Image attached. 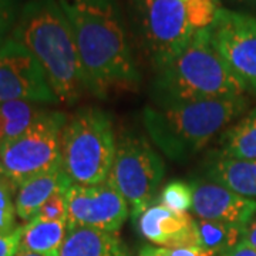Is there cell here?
<instances>
[{
	"mask_svg": "<svg viewBox=\"0 0 256 256\" xmlns=\"http://www.w3.org/2000/svg\"><path fill=\"white\" fill-rule=\"evenodd\" d=\"M46 108L32 102H0V146L30 127Z\"/></svg>",
	"mask_w": 256,
	"mask_h": 256,
	"instance_id": "obj_20",
	"label": "cell"
},
{
	"mask_svg": "<svg viewBox=\"0 0 256 256\" xmlns=\"http://www.w3.org/2000/svg\"><path fill=\"white\" fill-rule=\"evenodd\" d=\"M245 92L244 82L214 46L210 28L198 30L181 54L156 70L152 82L156 104H180Z\"/></svg>",
	"mask_w": 256,
	"mask_h": 256,
	"instance_id": "obj_4",
	"label": "cell"
},
{
	"mask_svg": "<svg viewBox=\"0 0 256 256\" xmlns=\"http://www.w3.org/2000/svg\"><path fill=\"white\" fill-rule=\"evenodd\" d=\"M16 256H40V255H36V254H30V252H22V250H18V254Z\"/></svg>",
	"mask_w": 256,
	"mask_h": 256,
	"instance_id": "obj_31",
	"label": "cell"
},
{
	"mask_svg": "<svg viewBox=\"0 0 256 256\" xmlns=\"http://www.w3.org/2000/svg\"><path fill=\"white\" fill-rule=\"evenodd\" d=\"M73 181L64 171L63 164L57 165L53 170L36 178L28 180L20 185L16 194V210L18 218L23 222H28L36 218L42 206L48 198L60 190H68Z\"/></svg>",
	"mask_w": 256,
	"mask_h": 256,
	"instance_id": "obj_14",
	"label": "cell"
},
{
	"mask_svg": "<svg viewBox=\"0 0 256 256\" xmlns=\"http://www.w3.org/2000/svg\"><path fill=\"white\" fill-rule=\"evenodd\" d=\"M192 198L194 194H192L191 184L174 180L170 181L161 190L156 201L175 214H185L192 210Z\"/></svg>",
	"mask_w": 256,
	"mask_h": 256,
	"instance_id": "obj_21",
	"label": "cell"
},
{
	"mask_svg": "<svg viewBox=\"0 0 256 256\" xmlns=\"http://www.w3.org/2000/svg\"><path fill=\"white\" fill-rule=\"evenodd\" d=\"M57 104L46 74L26 47L9 38L0 46V102Z\"/></svg>",
	"mask_w": 256,
	"mask_h": 256,
	"instance_id": "obj_10",
	"label": "cell"
},
{
	"mask_svg": "<svg viewBox=\"0 0 256 256\" xmlns=\"http://www.w3.org/2000/svg\"><path fill=\"white\" fill-rule=\"evenodd\" d=\"M0 175H4V168L2 165V161H0Z\"/></svg>",
	"mask_w": 256,
	"mask_h": 256,
	"instance_id": "obj_32",
	"label": "cell"
},
{
	"mask_svg": "<svg viewBox=\"0 0 256 256\" xmlns=\"http://www.w3.org/2000/svg\"><path fill=\"white\" fill-rule=\"evenodd\" d=\"M23 225L10 234H0V256H16L20 250Z\"/></svg>",
	"mask_w": 256,
	"mask_h": 256,
	"instance_id": "obj_25",
	"label": "cell"
},
{
	"mask_svg": "<svg viewBox=\"0 0 256 256\" xmlns=\"http://www.w3.org/2000/svg\"><path fill=\"white\" fill-rule=\"evenodd\" d=\"M192 212L198 220L246 226L256 212V201L244 198L214 181L192 180Z\"/></svg>",
	"mask_w": 256,
	"mask_h": 256,
	"instance_id": "obj_12",
	"label": "cell"
},
{
	"mask_svg": "<svg viewBox=\"0 0 256 256\" xmlns=\"http://www.w3.org/2000/svg\"><path fill=\"white\" fill-rule=\"evenodd\" d=\"M16 194L18 186L6 175H0V234H10L20 226L18 225Z\"/></svg>",
	"mask_w": 256,
	"mask_h": 256,
	"instance_id": "obj_22",
	"label": "cell"
},
{
	"mask_svg": "<svg viewBox=\"0 0 256 256\" xmlns=\"http://www.w3.org/2000/svg\"><path fill=\"white\" fill-rule=\"evenodd\" d=\"M110 117L98 108H82L67 118L62 132V164L74 184L107 181L116 156Z\"/></svg>",
	"mask_w": 256,
	"mask_h": 256,
	"instance_id": "obj_5",
	"label": "cell"
},
{
	"mask_svg": "<svg viewBox=\"0 0 256 256\" xmlns=\"http://www.w3.org/2000/svg\"><path fill=\"white\" fill-rule=\"evenodd\" d=\"M67 191L68 190H60L53 194L48 201L42 206L37 216L47 220H67Z\"/></svg>",
	"mask_w": 256,
	"mask_h": 256,
	"instance_id": "obj_24",
	"label": "cell"
},
{
	"mask_svg": "<svg viewBox=\"0 0 256 256\" xmlns=\"http://www.w3.org/2000/svg\"><path fill=\"white\" fill-rule=\"evenodd\" d=\"M205 172L210 181L256 201V160H238L218 152L210 160Z\"/></svg>",
	"mask_w": 256,
	"mask_h": 256,
	"instance_id": "obj_15",
	"label": "cell"
},
{
	"mask_svg": "<svg viewBox=\"0 0 256 256\" xmlns=\"http://www.w3.org/2000/svg\"><path fill=\"white\" fill-rule=\"evenodd\" d=\"M138 232L160 248L201 246L196 220L185 214H175L154 201L137 220Z\"/></svg>",
	"mask_w": 256,
	"mask_h": 256,
	"instance_id": "obj_13",
	"label": "cell"
},
{
	"mask_svg": "<svg viewBox=\"0 0 256 256\" xmlns=\"http://www.w3.org/2000/svg\"><path fill=\"white\" fill-rule=\"evenodd\" d=\"M66 122L64 112L46 110L23 132L0 146L4 175L18 188L62 164V132Z\"/></svg>",
	"mask_w": 256,
	"mask_h": 256,
	"instance_id": "obj_6",
	"label": "cell"
},
{
	"mask_svg": "<svg viewBox=\"0 0 256 256\" xmlns=\"http://www.w3.org/2000/svg\"><path fill=\"white\" fill-rule=\"evenodd\" d=\"M132 4L156 72L182 53L196 30L190 22L185 0H132Z\"/></svg>",
	"mask_w": 256,
	"mask_h": 256,
	"instance_id": "obj_8",
	"label": "cell"
},
{
	"mask_svg": "<svg viewBox=\"0 0 256 256\" xmlns=\"http://www.w3.org/2000/svg\"><path fill=\"white\" fill-rule=\"evenodd\" d=\"M210 40L246 92L256 96V16L220 8Z\"/></svg>",
	"mask_w": 256,
	"mask_h": 256,
	"instance_id": "obj_9",
	"label": "cell"
},
{
	"mask_svg": "<svg viewBox=\"0 0 256 256\" xmlns=\"http://www.w3.org/2000/svg\"><path fill=\"white\" fill-rule=\"evenodd\" d=\"M165 175V162L142 136L124 134L117 140L107 182L124 196L136 220L156 201Z\"/></svg>",
	"mask_w": 256,
	"mask_h": 256,
	"instance_id": "obj_7",
	"label": "cell"
},
{
	"mask_svg": "<svg viewBox=\"0 0 256 256\" xmlns=\"http://www.w3.org/2000/svg\"><path fill=\"white\" fill-rule=\"evenodd\" d=\"M196 220L201 246L214 256H226L245 238V226L220 220Z\"/></svg>",
	"mask_w": 256,
	"mask_h": 256,
	"instance_id": "obj_19",
	"label": "cell"
},
{
	"mask_svg": "<svg viewBox=\"0 0 256 256\" xmlns=\"http://www.w3.org/2000/svg\"><path fill=\"white\" fill-rule=\"evenodd\" d=\"M67 230L92 228L118 232L130 215L124 196L110 184L80 185L73 184L66 194Z\"/></svg>",
	"mask_w": 256,
	"mask_h": 256,
	"instance_id": "obj_11",
	"label": "cell"
},
{
	"mask_svg": "<svg viewBox=\"0 0 256 256\" xmlns=\"http://www.w3.org/2000/svg\"><path fill=\"white\" fill-rule=\"evenodd\" d=\"M220 154L256 160V108L244 114L220 136Z\"/></svg>",
	"mask_w": 256,
	"mask_h": 256,
	"instance_id": "obj_18",
	"label": "cell"
},
{
	"mask_svg": "<svg viewBox=\"0 0 256 256\" xmlns=\"http://www.w3.org/2000/svg\"><path fill=\"white\" fill-rule=\"evenodd\" d=\"M67 236V220L33 218L23 225L20 250L40 256H58Z\"/></svg>",
	"mask_w": 256,
	"mask_h": 256,
	"instance_id": "obj_17",
	"label": "cell"
},
{
	"mask_svg": "<svg viewBox=\"0 0 256 256\" xmlns=\"http://www.w3.org/2000/svg\"><path fill=\"white\" fill-rule=\"evenodd\" d=\"M248 106L245 96L146 106L142 124L152 144L165 156L182 162L240 118Z\"/></svg>",
	"mask_w": 256,
	"mask_h": 256,
	"instance_id": "obj_3",
	"label": "cell"
},
{
	"mask_svg": "<svg viewBox=\"0 0 256 256\" xmlns=\"http://www.w3.org/2000/svg\"><path fill=\"white\" fill-rule=\"evenodd\" d=\"M10 38L38 62L58 102L74 104L90 92L73 28L60 0L26 2Z\"/></svg>",
	"mask_w": 256,
	"mask_h": 256,
	"instance_id": "obj_2",
	"label": "cell"
},
{
	"mask_svg": "<svg viewBox=\"0 0 256 256\" xmlns=\"http://www.w3.org/2000/svg\"><path fill=\"white\" fill-rule=\"evenodd\" d=\"M226 256H256V249L242 240L238 246L234 248Z\"/></svg>",
	"mask_w": 256,
	"mask_h": 256,
	"instance_id": "obj_28",
	"label": "cell"
},
{
	"mask_svg": "<svg viewBox=\"0 0 256 256\" xmlns=\"http://www.w3.org/2000/svg\"><path fill=\"white\" fill-rule=\"evenodd\" d=\"M166 256H214L210 250L202 246H186L174 248V249H165Z\"/></svg>",
	"mask_w": 256,
	"mask_h": 256,
	"instance_id": "obj_26",
	"label": "cell"
},
{
	"mask_svg": "<svg viewBox=\"0 0 256 256\" xmlns=\"http://www.w3.org/2000/svg\"><path fill=\"white\" fill-rule=\"evenodd\" d=\"M244 240L246 242L248 245H250V246L256 249V212L246 224V226H245V238H244Z\"/></svg>",
	"mask_w": 256,
	"mask_h": 256,
	"instance_id": "obj_27",
	"label": "cell"
},
{
	"mask_svg": "<svg viewBox=\"0 0 256 256\" xmlns=\"http://www.w3.org/2000/svg\"><path fill=\"white\" fill-rule=\"evenodd\" d=\"M22 6L20 0H0V46L12 36Z\"/></svg>",
	"mask_w": 256,
	"mask_h": 256,
	"instance_id": "obj_23",
	"label": "cell"
},
{
	"mask_svg": "<svg viewBox=\"0 0 256 256\" xmlns=\"http://www.w3.org/2000/svg\"><path fill=\"white\" fill-rule=\"evenodd\" d=\"M88 86L98 98L137 90L141 74L117 0H60Z\"/></svg>",
	"mask_w": 256,
	"mask_h": 256,
	"instance_id": "obj_1",
	"label": "cell"
},
{
	"mask_svg": "<svg viewBox=\"0 0 256 256\" xmlns=\"http://www.w3.org/2000/svg\"><path fill=\"white\" fill-rule=\"evenodd\" d=\"M138 256H166V254H165V248L144 246L140 250Z\"/></svg>",
	"mask_w": 256,
	"mask_h": 256,
	"instance_id": "obj_29",
	"label": "cell"
},
{
	"mask_svg": "<svg viewBox=\"0 0 256 256\" xmlns=\"http://www.w3.org/2000/svg\"><path fill=\"white\" fill-rule=\"evenodd\" d=\"M238 4H245V6H256V0H229Z\"/></svg>",
	"mask_w": 256,
	"mask_h": 256,
	"instance_id": "obj_30",
	"label": "cell"
},
{
	"mask_svg": "<svg viewBox=\"0 0 256 256\" xmlns=\"http://www.w3.org/2000/svg\"><path fill=\"white\" fill-rule=\"evenodd\" d=\"M58 256H131L117 232L74 228L67 230Z\"/></svg>",
	"mask_w": 256,
	"mask_h": 256,
	"instance_id": "obj_16",
	"label": "cell"
}]
</instances>
